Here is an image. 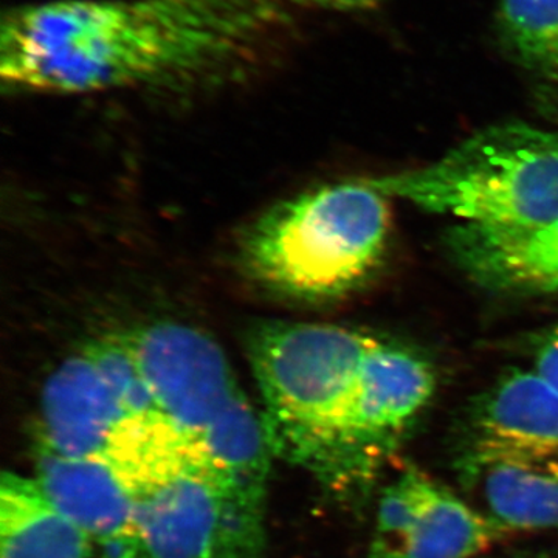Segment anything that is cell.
<instances>
[{"label": "cell", "instance_id": "cell-6", "mask_svg": "<svg viewBox=\"0 0 558 558\" xmlns=\"http://www.w3.org/2000/svg\"><path fill=\"white\" fill-rule=\"evenodd\" d=\"M436 391L428 360L377 340L352 389L340 428L341 487L369 480Z\"/></svg>", "mask_w": 558, "mask_h": 558}, {"label": "cell", "instance_id": "cell-2", "mask_svg": "<svg viewBox=\"0 0 558 558\" xmlns=\"http://www.w3.org/2000/svg\"><path fill=\"white\" fill-rule=\"evenodd\" d=\"M134 505L143 558H264V498L241 486L204 439L153 424L113 440L105 454Z\"/></svg>", "mask_w": 558, "mask_h": 558}, {"label": "cell", "instance_id": "cell-8", "mask_svg": "<svg viewBox=\"0 0 558 558\" xmlns=\"http://www.w3.org/2000/svg\"><path fill=\"white\" fill-rule=\"evenodd\" d=\"M36 481L101 546L102 558H143L130 494L101 458L64 457L39 447Z\"/></svg>", "mask_w": 558, "mask_h": 558}, {"label": "cell", "instance_id": "cell-5", "mask_svg": "<svg viewBox=\"0 0 558 558\" xmlns=\"http://www.w3.org/2000/svg\"><path fill=\"white\" fill-rule=\"evenodd\" d=\"M389 197L366 179L284 202L250 230L244 258L260 284L300 300L343 295L384 256Z\"/></svg>", "mask_w": 558, "mask_h": 558}, {"label": "cell", "instance_id": "cell-10", "mask_svg": "<svg viewBox=\"0 0 558 558\" xmlns=\"http://www.w3.org/2000/svg\"><path fill=\"white\" fill-rule=\"evenodd\" d=\"M464 450L558 451V388L534 369L502 377L472 410Z\"/></svg>", "mask_w": 558, "mask_h": 558}, {"label": "cell", "instance_id": "cell-14", "mask_svg": "<svg viewBox=\"0 0 558 558\" xmlns=\"http://www.w3.org/2000/svg\"><path fill=\"white\" fill-rule=\"evenodd\" d=\"M498 24L506 49L524 69L558 81V0H499Z\"/></svg>", "mask_w": 558, "mask_h": 558}, {"label": "cell", "instance_id": "cell-11", "mask_svg": "<svg viewBox=\"0 0 558 558\" xmlns=\"http://www.w3.org/2000/svg\"><path fill=\"white\" fill-rule=\"evenodd\" d=\"M95 543L47 497L36 478L0 483V558H94Z\"/></svg>", "mask_w": 558, "mask_h": 558}, {"label": "cell", "instance_id": "cell-16", "mask_svg": "<svg viewBox=\"0 0 558 558\" xmlns=\"http://www.w3.org/2000/svg\"><path fill=\"white\" fill-rule=\"evenodd\" d=\"M296 10L337 11L354 13L376 9L380 0H290Z\"/></svg>", "mask_w": 558, "mask_h": 558}, {"label": "cell", "instance_id": "cell-15", "mask_svg": "<svg viewBox=\"0 0 558 558\" xmlns=\"http://www.w3.org/2000/svg\"><path fill=\"white\" fill-rule=\"evenodd\" d=\"M534 359L532 369L558 388V325L538 344Z\"/></svg>", "mask_w": 558, "mask_h": 558}, {"label": "cell", "instance_id": "cell-9", "mask_svg": "<svg viewBox=\"0 0 558 558\" xmlns=\"http://www.w3.org/2000/svg\"><path fill=\"white\" fill-rule=\"evenodd\" d=\"M453 250L480 284L515 295L558 292V216L520 230L459 226Z\"/></svg>", "mask_w": 558, "mask_h": 558}, {"label": "cell", "instance_id": "cell-1", "mask_svg": "<svg viewBox=\"0 0 558 558\" xmlns=\"http://www.w3.org/2000/svg\"><path fill=\"white\" fill-rule=\"evenodd\" d=\"M290 0H47L7 11L0 76L13 92L78 95L227 80L270 57Z\"/></svg>", "mask_w": 558, "mask_h": 558}, {"label": "cell", "instance_id": "cell-12", "mask_svg": "<svg viewBox=\"0 0 558 558\" xmlns=\"http://www.w3.org/2000/svg\"><path fill=\"white\" fill-rule=\"evenodd\" d=\"M505 535L475 505L436 483L427 505L385 558H473Z\"/></svg>", "mask_w": 558, "mask_h": 558}, {"label": "cell", "instance_id": "cell-13", "mask_svg": "<svg viewBox=\"0 0 558 558\" xmlns=\"http://www.w3.org/2000/svg\"><path fill=\"white\" fill-rule=\"evenodd\" d=\"M202 439L220 468L253 495L266 499L274 447L264 418L256 414L244 392L208 425Z\"/></svg>", "mask_w": 558, "mask_h": 558}, {"label": "cell", "instance_id": "cell-17", "mask_svg": "<svg viewBox=\"0 0 558 558\" xmlns=\"http://www.w3.org/2000/svg\"><path fill=\"white\" fill-rule=\"evenodd\" d=\"M527 558H553V557H527Z\"/></svg>", "mask_w": 558, "mask_h": 558}, {"label": "cell", "instance_id": "cell-7", "mask_svg": "<svg viewBox=\"0 0 558 558\" xmlns=\"http://www.w3.org/2000/svg\"><path fill=\"white\" fill-rule=\"evenodd\" d=\"M458 470L473 505L506 534H558V451L464 450Z\"/></svg>", "mask_w": 558, "mask_h": 558}, {"label": "cell", "instance_id": "cell-4", "mask_svg": "<svg viewBox=\"0 0 558 558\" xmlns=\"http://www.w3.org/2000/svg\"><path fill=\"white\" fill-rule=\"evenodd\" d=\"M379 339L317 323L253 333L250 363L274 450L341 486L340 428L359 371Z\"/></svg>", "mask_w": 558, "mask_h": 558}, {"label": "cell", "instance_id": "cell-3", "mask_svg": "<svg viewBox=\"0 0 558 558\" xmlns=\"http://www.w3.org/2000/svg\"><path fill=\"white\" fill-rule=\"evenodd\" d=\"M389 199L481 230H520L558 216V131L488 126L413 170L366 179Z\"/></svg>", "mask_w": 558, "mask_h": 558}]
</instances>
